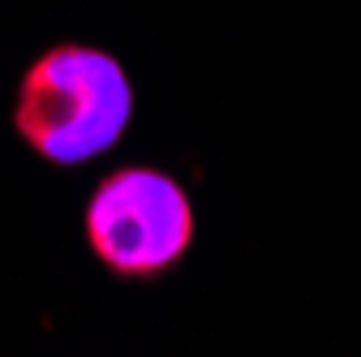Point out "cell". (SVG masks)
Segmentation results:
<instances>
[{"instance_id":"obj_2","label":"cell","mask_w":361,"mask_h":357,"mask_svg":"<svg viewBox=\"0 0 361 357\" xmlns=\"http://www.w3.org/2000/svg\"><path fill=\"white\" fill-rule=\"evenodd\" d=\"M86 237L104 267L125 280H151L185 258L194 207L159 168H116L86 202Z\"/></svg>"},{"instance_id":"obj_1","label":"cell","mask_w":361,"mask_h":357,"mask_svg":"<svg viewBox=\"0 0 361 357\" xmlns=\"http://www.w3.org/2000/svg\"><path fill=\"white\" fill-rule=\"evenodd\" d=\"M133 116V86L116 56L82 43L43 52L18 91L13 125L52 164H86L121 143Z\"/></svg>"}]
</instances>
